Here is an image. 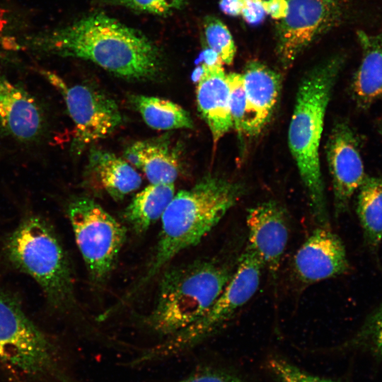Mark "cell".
Wrapping results in <instances>:
<instances>
[{
    "label": "cell",
    "mask_w": 382,
    "mask_h": 382,
    "mask_svg": "<svg viewBox=\"0 0 382 382\" xmlns=\"http://www.w3.org/2000/svg\"><path fill=\"white\" fill-rule=\"evenodd\" d=\"M24 45L36 51L88 60L130 80L154 79L163 64L158 47L144 34L103 13L28 37Z\"/></svg>",
    "instance_id": "obj_1"
},
{
    "label": "cell",
    "mask_w": 382,
    "mask_h": 382,
    "mask_svg": "<svg viewBox=\"0 0 382 382\" xmlns=\"http://www.w3.org/2000/svg\"><path fill=\"white\" fill-rule=\"evenodd\" d=\"M243 194L241 184L212 175L175 194L161 218V230L154 255L122 301L137 293L180 252L197 245Z\"/></svg>",
    "instance_id": "obj_2"
},
{
    "label": "cell",
    "mask_w": 382,
    "mask_h": 382,
    "mask_svg": "<svg viewBox=\"0 0 382 382\" xmlns=\"http://www.w3.org/2000/svg\"><path fill=\"white\" fill-rule=\"evenodd\" d=\"M344 64L332 57L309 70L299 86L288 130L290 152L308 196L311 214L319 226L330 227L319 149L332 91Z\"/></svg>",
    "instance_id": "obj_3"
},
{
    "label": "cell",
    "mask_w": 382,
    "mask_h": 382,
    "mask_svg": "<svg viewBox=\"0 0 382 382\" xmlns=\"http://www.w3.org/2000/svg\"><path fill=\"white\" fill-rule=\"evenodd\" d=\"M241 251L231 245L212 257L166 271L146 319L149 327L166 337L199 319L233 277Z\"/></svg>",
    "instance_id": "obj_4"
},
{
    "label": "cell",
    "mask_w": 382,
    "mask_h": 382,
    "mask_svg": "<svg viewBox=\"0 0 382 382\" xmlns=\"http://www.w3.org/2000/svg\"><path fill=\"white\" fill-rule=\"evenodd\" d=\"M1 257L11 269L32 278L52 313L74 311L76 299L70 262L51 223L29 214L2 239Z\"/></svg>",
    "instance_id": "obj_5"
},
{
    "label": "cell",
    "mask_w": 382,
    "mask_h": 382,
    "mask_svg": "<svg viewBox=\"0 0 382 382\" xmlns=\"http://www.w3.org/2000/svg\"><path fill=\"white\" fill-rule=\"evenodd\" d=\"M264 269L260 258L245 244L233 277L209 308L187 328L141 352L128 365L141 366L177 357L215 335L254 296Z\"/></svg>",
    "instance_id": "obj_6"
},
{
    "label": "cell",
    "mask_w": 382,
    "mask_h": 382,
    "mask_svg": "<svg viewBox=\"0 0 382 382\" xmlns=\"http://www.w3.org/2000/svg\"><path fill=\"white\" fill-rule=\"evenodd\" d=\"M0 359L23 375L76 382L61 366L55 345L29 317L17 295L1 285Z\"/></svg>",
    "instance_id": "obj_7"
},
{
    "label": "cell",
    "mask_w": 382,
    "mask_h": 382,
    "mask_svg": "<svg viewBox=\"0 0 382 382\" xmlns=\"http://www.w3.org/2000/svg\"><path fill=\"white\" fill-rule=\"evenodd\" d=\"M67 215L91 279L98 283L111 273L127 237L126 228L98 203L76 198Z\"/></svg>",
    "instance_id": "obj_8"
},
{
    "label": "cell",
    "mask_w": 382,
    "mask_h": 382,
    "mask_svg": "<svg viewBox=\"0 0 382 382\" xmlns=\"http://www.w3.org/2000/svg\"><path fill=\"white\" fill-rule=\"evenodd\" d=\"M43 74L64 98L74 124L71 151L81 154L94 143L110 135L122 123L116 102L100 91L83 84L69 85L50 71Z\"/></svg>",
    "instance_id": "obj_9"
},
{
    "label": "cell",
    "mask_w": 382,
    "mask_h": 382,
    "mask_svg": "<svg viewBox=\"0 0 382 382\" xmlns=\"http://www.w3.org/2000/svg\"><path fill=\"white\" fill-rule=\"evenodd\" d=\"M286 16L277 26V54L284 69L342 15L340 0H287Z\"/></svg>",
    "instance_id": "obj_10"
},
{
    "label": "cell",
    "mask_w": 382,
    "mask_h": 382,
    "mask_svg": "<svg viewBox=\"0 0 382 382\" xmlns=\"http://www.w3.org/2000/svg\"><path fill=\"white\" fill-rule=\"evenodd\" d=\"M359 147L358 137L349 123L339 121L333 126L325 153L337 217L347 212L351 199L366 176Z\"/></svg>",
    "instance_id": "obj_11"
},
{
    "label": "cell",
    "mask_w": 382,
    "mask_h": 382,
    "mask_svg": "<svg viewBox=\"0 0 382 382\" xmlns=\"http://www.w3.org/2000/svg\"><path fill=\"white\" fill-rule=\"evenodd\" d=\"M293 269L299 282L312 284L346 274L351 267L341 238L330 227L317 226L296 252Z\"/></svg>",
    "instance_id": "obj_12"
},
{
    "label": "cell",
    "mask_w": 382,
    "mask_h": 382,
    "mask_svg": "<svg viewBox=\"0 0 382 382\" xmlns=\"http://www.w3.org/2000/svg\"><path fill=\"white\" fill-rule=\"evenodd\" d=\"M248 242L272 280L277 278L289 239V227L282 207L274 200L258 204L246 215Z\"/></svg>",
    "instance_id": "obj_13"
},
{
    "label": "cell",
    "mask_w": 382,
    "mask_h": 382,
    "mask_svg": "<svg viewBox=\"0 0 382 382\" xmlns=\"http://www.w3.org/2000/svg\"><path fill=\"white\" fill-rule=\"evenodd\" d=\"M246 98L242 133L257 136L270 121L282 88L280 75L257 61L247 63L242 74Z\"/></svg>",
    "instance_id": "obj_14"
},
{
    "label": "cell",
    "mask_w": 382,
    "mask_h": 382,
    "mask_svg": "<svg viewBox=\"0 0 382 382\" xmlns=\"http://www.w3.org/2000/svg\"><path fill=\"white\" fill-rule=\"evenodd\" d=\"M44 129V115L35 99L0 77V132L21 141H30L37 139Z\"/></svg>",
    "instance_id": "obj_15"
},
{
    "label": "cell",
    "mask_w": 382,
    "mask_h": 382,
    "mask_svg": "<svg viewBox=\"0 0 382 382\" xmlns=\"http://www.w3.org/2000/svg\"><path fill=\"white\" fill-rule=\"evenodd\" d=\"M223 64L199 67L196 83L197 110L207 125L214 144H216L231 128L229 87Z\"/></svg>",
    "instance_id": "obj_16"
},
{
    "label": "cell",
    "mask_w": 382,
    "mask_h": 382,
    "mask_svg": "<svg viewBox=\"0 0 382 382\" xmlns=\"http://www.w3.org/2000/svg\"><path fill=\"white\" fill-rule=\"evenodd\" d=\"M124 156L151 184L174 183L178 177L179 156L168 137L137 141L125 149Z\"/></svg>",
    "instance_id": "obj_17"
},
{
    "label": "cell",
    "mask_w": 382,
    "mask_h": 382,
    "mask_svg": "<svg viewBox=\"0 0 382 382\" xmlns=\"http://www.w3.org/2000/svg\"><path fill=\"white\" fill-rule=\"evenodd\" d=\"M357 37L362 54L350 91L357 107L366 110L382 98V34L359 30Z\"/></svg>",
    "instance_id": "obj_18"
},
{
    "label": "cell",
    "mask_w": 382,
    "mask_h": 382,
    "mask_svg": "<svg viewBox=\"0 0 382 382\" xmlns=\"http://www.w3.org/2000/svg\"><path fill=\"white\" fill-rule=\"evenodd\" d=\"M88 180L113 199L120 200L140 187L139 173L126 160L113 153L93 149L86 167Z\"/></svg>",
    "instance_id": "obj_19"
},
{
    "label": "cell",
    "mask_w": 382,
    "mask_h": 382,
    "mask_svg": "<svg viewBox=\"0 0 382 382\" xmlns=\"http://www.w3.org/2000/svg\"><path fill=\"white\" fill-rule=\"evenodd\" d=\"M357 192L356 212L363 243L377 257L382 243V178L366 175Z\"/></svg>",
    "instance_id": "obj_20"
},
{
    "label": "cell",
    "mask_w": 382,
    "mask_h": 382,
    "mask_svg": "<svg viewBox=\"0 0 382 382\" xmlns=\"http://www.w3.org/2000/svg\"><path fill=\"white\" fill-rule=\"evenodd\" d=\"M174 195V183L150 184L134 195L123 216L135 232L141 233L161 218Z\"/></svg>",
    "instance_id": "obj_21"
},
{
    "label": "cell",
    "mask_w": 382,
    "mask_h": 382,
    "mask_svg": "<svg viewBox=\"0 0 382 382\" xmlns=\"http://www.w3.org/2000/svg\"><path fill=\"white\" fill-rule=\"evenodd\" d=\"M132 107L145 123L157 130L192 129L193 121L189 112L180 105L159 97L132 94L129 96Z\"/></svg>",
    "instance_id": "obj_22"
},
{
    "label": "cell",
    "mask_w": 382,
    "mask_h": 382,
    "mask_svg": "<svg viewBox=\"0 0 382 382\" xmlns=\"http://www.w3.org/2000/svg\"><path fill=\"white\" fill-rule=\"evenodd\" d=\"M342 347L366 348L382 357V302L366 316L357 331Z\"/></svg>",
    "instance_id": "obj_23"
},
{
    "label": "cell",
    "mask_w": 382,
    "mask_h": 382,
    "mask_svg": "<svg viewBox=\"0 0 382 382\" xmlns=\"http://www.w3.org/2000/svg\"><path fill=\"white\" fill-rule=\"evenodd\" d=\"M207 47L215 51L223 63H233L236 47L233 37L226 25L215 17H207L204 24Z\"/></svg>",
    "instance_id": "obj_24"
},
{
    "label": "cell",
    "mask_w": 382,
    "mask_h": 382,
    "mask_svg": "<svg viewBox=\"0 0 382 382\" xmlns=\"http://www.w3.org/2000/svg\"><path fill=\"white\" fill-rule=\"evenodd\" d=\"M267 367L275 382H340L311 374L279 357H270Z\"/></svg>",
    "instance_id": "obj_25"
},
{
    "label": "cell",
    "mask_w": 382,
    "mask_h": 382,
    "mask_svg": "<svg viewBox=\"0 0 382 382\" xmlns=\"http://www.w3.org/2000/svg\"><path fill=\"white\" fill-rule=\"evenodd\" d=\"M229 87V102L233 128L242 134L243 121L245 111L246 98L243 75L232 72L226 74Z\"/></svg>",
    "instance_id": "obj_26"
},
{
    "label": "cell",
    "mask_w": 382,
    "mask_h": 382,
    "mask_svg": "<svg viewBox=\"0 0 382 382\" xmlns=\"http://www.w3.org/2000/svg\"><path fill=\"white\" fill-rule=\"evenodd\" d=\"M112 4L156 15H165L185 5L187 0H110Z\"/></svg>",
    "instance_id": "obj_27"
},
{
    "label": "cell",
    "mask_w": 382,
    "mask_h": 382,
    "mask_svg": "<svg viewBox=\"0 0 382 382\" xmlns=\"http://www.w3.org/2000/svg\"><path fill=\"white\" fill-rule=\"evenodd\" d=\"M171 382H245L241 378L222 369L202 366L180 379Z\"/></svg>",
    "instance_id": "obj_28"
},
{
    "label": "cell",
    "mask_w": 382,
    "mask_h": 382,
    "mask_svg": "<svg viewBox=\"0 0 382 382\" xmlns=\"http://www.w3.org/2000/svg\"><path fill=\"white\" fill-rule=\"evenodd\" d=\"M266 14L263 0H247L241 16L246 23L257 25L263 21Z\"/></svg>",
    "instance_id": "obj_29"
},
{
    "label": "cell",
    "mask_w": 382,
    "mask_h": 382,
    "mask_svg": "<svg viewBox=\"0 0 382 382\" xmlns=\"http://www.w3.org/2000/svg\"><path fill=\"white\" fill-rule=\"evenodd\" d=\"M264 9L267 14L276 20H282L287 13V0H263Z\"/></svg>",
    "instance_id": "obj_30"
},
{
    "label": "cell",
    "mask_w": 382,
    "mask_h": 382,
    "mask_svg": "<svg viewBox=\"0 0 382 382\" xmlns=\"http://www.w3.org/2000/svg\"><path fill=\"white\" fill-rule=\"evenodd\" d=\"M247 0H220L219 7L223 13L231 16L241 15Z\"/></svg>",
    "instance_id": "obj_31"
},
{
    "label": "cell",
    "mask_w": 382,
    "mask_h": 382,
    "mask_svg": "<svg viewBox=\"0 0 382 382\" xmlns=\"http://www.w3.org/2000/svg\"><path fill=\"white\" fill-rule=\"evenodd\" d=\"M201 57L203 60V63L207 65L223 64V62L219 54L208 47L204 50Z\"/></svg>",
    "instance_id": "obj_32"
},
{
    "label": "cell",
    "mask_w": 382,
    "mask_h": 382,
    "mask_svg": "<svg viewBox=\"0 0 382 382\" xmlns=\"http://www.w3.org/2000/svg\"><path fill=\"white\" fill-rule=\"evenodd\" d=\"M381 134L382 135V123H381Z\"/></svg>",
    "instance_id": "obj_33"
},
{
    "label": "cell",
    "mask_w": 382,
    "mask_h": 382,
    "mask_svg": "<svg viewBox=\"0 0 382 382\" xmlns=\"http://www.w3.org/2000/svg\"><path fill=\"white\" fill-rule=\"evenodd\" d=\"M17 382H25V381L21 380V381H17Z\"/></svg>",
    "instance_id": "obj_34"
}]
</instances>
